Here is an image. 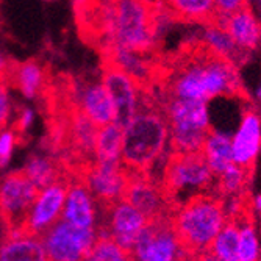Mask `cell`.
Listing matches in <instances>:
<instances>
[{
	"label": "cell",
	"instance_id": "1",
	"mask_svg": "<svg viewBox=\"0 0 261 261\" xmlns=\"http://www.w3.org/2000/svg\"><path fill=\"white\" fill-rule=\"evenodd\" d=\"M166 99L210 102L241 92L240 75L231 61L211 54L199 42L172 63H161L158 85Z\"/></svg>",
	"mask_w": 261,
	"mask_h": 261
},
{
	"label": "cell",
	"instance_id": "2",
	"mask_svg": "<svg viewBox=\"0 0 261 261\" xmlns=\"http://www.w3.org/2000/svg\"><path fill=\"white\" fill-rule=\"evenodd\" d=\"M164 5L155 0H102L103 52L124 49L155 55Z\"/></svg>",
	"mask_w": 261,
	"mask_h": 261
},
{
	"label": "cell",
	"instance_id": "3",
	"mask_svg": "<svg viewBox=\"0 0 261 261\" xmlns=\"http://www.w3.org/2000/svg\"><path fill=\"white\" fill-rule=\"evenodd\" d=\"M169 142V125L155 94L139 92V107L124 128L121 163L128 169L152 174Z\"/></svg>",
	"mask_w": 261,
	"mask_h": 261
},
{
	"label": "cell",
	"instance_id": "4",
	"mask_svg": "<svg viewBox=\"0 0 261 261\" xmlns=\"http://www.w3.org/2000/svg\"><path fill=\"white\" fill-rule=\"evenodd\" d=\"M225 222L224 200L211 193L189 197L172 213V227L177 238L193 259L210 247Z\"/></svg>",
	"mask_w": 261,
	"mask_h": 261
},
{
	"label": "cell",
	"instance_id": "5",
	"mask_svg": "<svg viewBox=\"0 0 261 261\" xmlns=\"http://www.w3.org/2000/svg\"><path fill=\"white\" fill-rule=\"evenodd\" d=\"M160 186L174 208L185 203L189 197L206 189L215 181V174L200 152H172L168 155L160 177Z\"/></svg>",
	"mask_w": 261,
	"mask_h": 261
},
{
	"label": "cell",
	"instance_id": "6",
	"mask_svg": "<svg viewBox=\"0 0 261 261\" xmlns=\"http://www.w3.org/2000/svg\"><path fill=\"white\" fill-rule=\"evenodd\" d=\"M163 110L169 125L172 152H200L211 130L208 102L166 99Z\"/></svg>",
	"mask_w": 261,
	"mask_h": 261
},
{
	"label": "cell",
	"instance_id": "7",
	"mask_svg": "<svg viewBox=\"0 0 261 261\" xmlns=\"http://www.w3.org/2000/svg\"><path fill=\"white\" fill-rule=\"evenodd\" d=\"M39 194V188L23 169L13 171L0 180V218L8 236L23 234L29 213Z\"/></svg>",
	"mask_w": 261,
	"mask_h": 261
},
{
	"label": "cell",
	"instance_id": "8",
	"mask_svg": "<svg viewBox=\"0 0 261 261\" xmlns=\"http://www.w3.org/2000/svg\"><path fill=\"white\" fill-rule=\"evenodd\" d=\"M133 261H191L172 227V215L163 216L142 227L132 247Z\"/></svg>",
	"mask_w": 261,
	"mask_h": 261
},
{
	"label": "cell",
	"instance_id": "9",
	"mask_svg": "<svg viewBox=\"0 0 261 261\" xmlns=\"http://www.w3.org/2000/svg\"><path fill=\"white\" fill-rule=\"evenodd\" d=\"M39 238L50 261H82L89 255L97 233L96 228L75 227L60 219Z\"/></svg>",
	"mask_w": 261,
	"mask_h": 261
},
{
	"label": "cell",
	"instance_id": "10",
	"mask_svg": "<svg viewBox=\"0 0 261 261\" xmlns=\"http://www.w3.org/2000/svg\"><path fill=\"white\" fill-rule=\"evenodd\" d=\"M124 168V189H122V199L136 210H139L146 216L147 221L171 216L174 208L169 205L168 199L164 197L163 189L153 177L146 172H138Z\"/></svg>",
	"mask_w": 261,
	"mask_h": 261
},
{
	"label": "cell",
	"instance_id": "11",
	"mask_svg": "<svg viewBox=\"0 0 261 261\" xmlns=\"http://www.w3.org/2000/svg\"><path fill=\"white\" fill-rule=\"evenodd\" d=\"M100 70H102V85L108 91L110 97L116 108V119L121 127L133 119V116L139 107V91L133 80L125 70L107 55H100Z\"/></svg>",
	"mask_w": 261,
	"mask_h": 261
},
{
	"label": "cell",
	"instance_id": "12",
	"mask_svg": "<svg viewBox=\"0 0 261 261\" xmlns=\"http://www.w3.org/2000/svg\"><path fill=\"white\" fill-rule=\"evenodd\" d=\"M102 211L122 199L124 168L121 161H96L80 180Z\"/></svg>",
	"mask_w": 261,
	"mask_h": 261
},
{
	"label": "cell",
	"instance_id": "13",
	"mask_svg": "<svg viewBox=\"0 0 261 261\" xmlns=\"http://www.w3.org/2000/svg\"><path fill=\"white\" fill-rule=\"evenodd\" d=\"M70 181H72L70 178H64L39 189V194L29 213L23 234L39 238L47 228H50L57 221L61 219Z\"/></svg>",
	"mask_w": 261,
	"mask_h": 261
},
{
	"label": "cell",
	"instance_id": "14",
	"mask_svg": "<svg viewBox=\"0 0 261 261\" xmlns=\"http://www.w3.org/2000/svg\"><path fill=\"white\" fill-rule=\"evenodd\" d=\"M103 213L107 221L100 228H96L97 236H110L124 249L132 250L139 231L147 224L146 216L125 200L116 202Z\"/></svg>",
	"mask_w": 261,
	"mask_h": 261
},
{
	"label": "cell",
	"instance_id": "15",
	"mask_svg": "<svg viewBox=\"0 0 261 261\" xmlns=\"http://www.w3.org/2000/svg\"><path fill=\"white\" fill-rule=\"evenodd\" d=\"M2 79L8 88L17 89L27 99H42L52 83L49 69L38 60H27L22 63L10 60L4 63Z\"/></svg>",
	"mask_w": 261,
	"mask_h": 261
},
{
	"label": "cell",
	"instance_id": "16",
	"mask_svg": "<svg viewBox=\"0 0 261 261\" xmlns=\"http://www.w3.org/2000/svg\"><path fill=\"white\" fill-rule=\"evenodd\" d=\"M233 163L252 171L261 153V114L249 108L243 113L238 128L231 135Z\"/></svg>",
	"mask_w": 261,
	"mask_h": 261
},
{
	"label": "cell",
	"instance_id": "17",
	"mask_svg": "<svg viewBox=\"0 0 261 261\" xmlns=\"http://www.w3.org/2000/svg\"><path fill=\"white\" fill-rule=\"evenodd\" d=\"M213 23H218L225 29L233 42L244 54L253 52L261 45V23L249 7H244L228 16H215Z\"/></svg>",
	"mask_w": 261,
	"mask_h": 261
},
{
	"label": "cell",
	"instance_id": "18",
	"mask_svg": "<svg viewBox=\"0 0 261 261\" xmlns=\"http://www.w3.org/2000/svg\"><path fill=\"white\" fill-rule=\"evenodd\" d=\"M96 202L88 188L77 180H72L67 189L61 219L82 228H96Z\"/></svg>",
	"mask_w": 261,
	"mask_h": 261
},
{
	"label": "cell",
	"instance_id": "19",
	"mask_svg": "<svg viewBox=\"0 0 261 261\" xmlns=\"http://www.w3.org/2000/svg\"><path fill=\"white\" fill-rule=\"evenodd\" d=\"M77 99L83 113L97 127L114 122L116 108L102 82L85 85L83 89L77 88Z\"/></svg>",
	"mask_w": 261,
	"mask_h": 261
},
{
	"label": "cell",
	"instance_id": "20",
	"mask_svg": "<svg viewBox=\"0 0 261 261\" xmlns=\"http://www.w3.org/2000/svg\"><path fill=\"white\" fill-rule=\"evenodd\" d=\"M0 261H50L41 238L30 234L7 236L0 244Z\"/></svg>",
	"mask_w": 261,
	"mask_h": 261
},
{
	"label": "cell",
	"instance_id": "21",
	"mask_svg": "<svg viewBox=\"0 0 261 261\" xmlns=\"http://www.w3.org/2000/svg\"><path fill=\"white\" fill-rule=\"evenodd\" d=\"M202 153L215 177L221 175L230 164H233L231 135L211 128L203 142Z\"/></svg>",
	"mask_w": 261,
	"mask_h": 261
},
{
	"label": "cell",
	"instance_id": "22",
	"mask_svg": "<svg viewBox=\"0 0 261 261\" xmlns=\"http://www.w3.org/2000/svg\"><path fill=\"white\" fill-rule=\"evenodd\" d=\"M23 172L27 177L39 188H45L58 180L70 178L63 163L57 156H42V155H32L25 163ZM72 180V178H70Z\"/></svg>",
	"mask_w": 261,
	"mask_h": 261
},
{
	"label": "cell",
	"instance_id": "23",
	"mask_svg": "<svg viewBox=\"0 0 261 261\" xmlns=\"http://www.w3.org/2000/svg\"><path fill=\"white\" fill-rule=\"evenodd\" d=\"M163 5L169 17L185 22L210 23L216 16L215 0H163Z\"/></svg>",
	"mask_w": 261,
	"mask_h": 261
},
{
	"label": "cell",
	"instance_id": "24",
	"mask_svg": "<svg viewBox=\"0 0 261 261\" xmlns=\"http://www.w3.org/2000/svg\"><path fill=\"white\" fill-rule=\"evenodd\" d=\"M200 42L206 47L211 54H215V55H218L221 58H225V60L231 61L234 66H236V63L240 61L241 54H244L241 49H238V45L233 42V39L227 33V30L222 29L221 25H218V23H213V22L205 23Z\"/></svg>",
	"mask_w": 261,
	"mask_h": 261
},
{
	"label": "cell",
	"instance_id": "25",
	"mask_svg": "<svg viewBox=\"0 0 261 261\" xmlns=\"http://www.w3.org/2000/svg\"><path fill=\"white\" fill-rule=\"evenodd\" d=\"M124 127L110 122L99 127L96 136V161H121Z\"/></svg>",
	"mask_w": 261,
	"mask_h": 261
},
{
	"label": "cell",
	"instance_id": "26",
	"mask_svg": "<svg viewBox=\"0 0 261 261\" xmlns=\"http://www.w3.org/2000/svg\"><path fill=\"white\" fill-rule=\"evenodd\" d=\"M238 240H240V230L234 221L227 219L224 227L211 241L210 250L213 255H216L222 261H240L238 258Z\"/></svg>",
	"mask_w": 261,
	"mask_h": 261
},
{
	"label": "cell",
	"instance_id": "27",
	"mask_svg": "<svg viewBox=\"0 0 261 261\" xmlns=\"http://www.w3.org/2000/svg\"><path fill=\"white\" fill-rule=\"evenodd\" d=\"M231 221L236 222L240 230V240H238V258L240 261H259L261 259V247L259 238L255 225L252 221L243 218H233Z\"/></svg>",
	"mask_w": 261,
	"mask_h": 261
},
{
	"label": "cell",
	"instance_id": "28",
	"mask_svg": "<svg viewBox=\"0 0 261 261\" xmlns=\"http://www.w3.org/2000/svg\"><path fill=\"white\" fill-rule=\"evenodd\" d=\"M252 171L241 168L238 164H230L228 168L218 175V189L219 193L225 197L231 196H240L243 193V189H246L249 175Z\"/></svg>",
	"mask_w": 261,
	"mask_h": 261
},
{
	"label": "cell",
	"instance_id": "29",
	"mask_svg": "<svg viewBox=\"0 0 261 261\" xmlns=\"http://www.w3.org/2000/svg\"><path fill=\"white\" fill-rule=\"evenodd\" d=\"M89 256L94 261H133L132 252L119 246L110 236H97Z\"/></svg>",
	"mask_w": 261,
	"mask_h": 261
},
{
	"label": "cell",
	"instance_id": "30",
	"mask_svg": "<svg viewBox=\"0 0 261 261\" xmlns=\"http://www.w3.org/2000/svg\"><path fill=\"white\" fill-rule=\"evenodd\" d=\"M16 144H19V139L13 128H4L0 132V171L10 163Z\"/></svg>",
	"mask_w": 261,
	"mask_h": 261
},
{
	"label": "cell",
	"instance_id": "31",
	"mask_svg": "<svg viewBox=\"0 0 261 261\" xmlns=\"http://www.w3.org/2000/svg\"><path fill=\"white\" fill-rule=\"evenodd\" d=\"M32 122H33V111L27 107H22L11 127L19 139V144H23V138H25V133L30 128Z\"/></svg>",
	"mask_w": 261,
	"mask_h": 261
},
{
	"label": "cell",
	"instance_id": "32",
	"mask_svg": "<svg viewBox=\"0 0 261 261\" xmlns=\"http://www.w3.org/2000/svg\"><path fill=\"white\" fill-rule=\"evenodd\" d=\"M11 102L8 96V85L0 77V132L8 127L11 117Z\"/></svg>",
	"mask_w": 261,
	"mask_h": 261
},
{
	"label": "cell",
	"instance_id": "33",
	"mask_svg": "<svg viewBox=\"0 0 261 261\" xmlns=\"http://www.w3.org/2000/svg\"><path fill=\"white\" fill-rule=\"evenodd\" d=\"M247 7V0H215L216 16H228Z\"/></svg>",
	"mask_w": 261,
	"mask_h": 261
},
{
	"label": "cell",
	"instance_id": "34",
	"mask_svg": "<svg viewBox=\"0 0 261 261\" xmlns=\"http://www.w3.org/2000/svg\"><path fill=\"white\" fill-rule=\"evenodd\" d=\"M193 261H222V259L218 258L216 255H213L210 250H203V252H200L199 255H196Z\"/></svg>",
	"mask_w": 261,
	"mask_h": 261
},
{
	"label": "cell",
	"instance_id": "35",
	"mask_svg": "<svg viewBox=\"0 0 261 261\" xmlns=\"http://www.w3.org/2000/svg\"><path fill=\"white\" fill-rule=\"evenodd\" d=\"M8 236V233H7V228H5V224H4V221H2V218H0V244L4 243V240Z\"/></svg>",
	"mask_w": 261,
	"mask_h": 261
},
{
	"label": "cell",
	"instance_id": "36",
	"mask_svg": "<svg viewBox=\"0 0 261 261\" xmlns=\"http://www.w3.org/2000/svg\"><path fill=\"white\" fill-rule=\"evenodd\" d=\"M252 203H253L255 211H256V213H259V215H261V194L255 196V197H253V200H252Z\"/></svg>",
	"mask_w": 261,
	"mask_h": 261
},
{
	"label": "cell",
	"instance_id": "37",
	"mask_svg": "<svg viewBox=\"0 0 261 261\" xmlns=\"http://www.w3.org/2000/svg\"><path fill=\"white\" fill-rule=\"evenodd\" d=\"M255 97H256L258 102H261V80H259V85H258L256 89H255Z\"/></svg>",
	"mask_w": 261,
	"mask_h": 261
},
{
	"label": "cell",
	"instance_id": "38",
	"mask_svg": "<svg viewBox=\"0 0 261 261\" xmlns=\"http://www.w3.org/2000/svg\"><path fill=\"white\" fill-rule=\"evenodd\" d=\"M82 261H94V259H92V258H91V256L88 255V256H85V258H83Z\"/></svg>",
	"mask_w": 261,
	"mask_h": 261
},
{
	"label": "cell",
	"instance_id": "39",
	"mask_svg": "<svg viewBox=\"0 0 261 261\" xmlns=\"http://www.w3.org/2000/svg\"><path fill=\"white\" fill-rule=\"evenodd\" d=\"M2 64L4 63H2V60H0V77H2Z\"/></svg>",
	"mask_w": 261,
	"mask_h": 261
},
{
	"label": "cell",
	"instance_id": "40",
	"mask_svg": "<svg viewBox=\"0 0 261 261\" xmlns=\"http://www.w3.org/2000/svg\"><path fill=\"white\" fill-rule=\"evenodd\" d=\"M155 2H161L163 4V0H155Z\"/></svg>",
	"mask_w": 261,
	"mask_h": 261
}]
</instances>
